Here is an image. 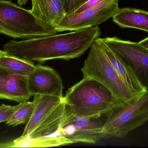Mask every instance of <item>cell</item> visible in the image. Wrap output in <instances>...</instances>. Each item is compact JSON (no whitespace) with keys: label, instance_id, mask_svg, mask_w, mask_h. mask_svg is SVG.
Returning <instances> with one entry per match:
<instances>
[{"label":"cell","instance_id":"obj_23","mask_svg":"<svg viewBox=\"0 0 148 148\" xmlns=\"http://www.w3.org/2000/svg\"><path fill=\"white\" fill-rule=\"evenodd\" d=\"M18 4L20 6H23L25 5L27 2L28 0H17Z\"/></svg>","mask_w":148,"mask_h":148},{"label":"cell","instance_id":"obj_21","mask_svg":"<svg viewBox=\"0 0 148 148\" xmlns=\"http://www.w3.org/2000/svg\"><path fill=\"white\" fill-rule=\"evenodd\" d=\"M103 0H88V1L86 2L83 5L79 7L76 10H75L74 12L72 14H69L71 15H76L79 14L83 11H84L86 10L94 7L95 5H97L98 3H101V2L103 1Z\"/></svg>","mask_w":148,"mask_h":148},{"label":"cell","instance_id":"obj_1","mask_svg":"<svg viewBox=\"0 0 148 148\" xmlns=\"http://www.w3.org/2000/svg\"><path fill=\"white\" fill-rule=\"evenodd\" d=\"M101 34L100 28L96 26L21 41L11 40L3 49L10 54L40 63L55 59L69 61L84 54Z\"/></svg>","mask_w":148,"mask_h":148},{"label":"cell","instance_id":"obj_19","mask_svg":"<svg viewBox=\"0 0 148 148\" xmlns=\"http://www.w3.org/2000/svg\"><path fill=\"white\" fill-rule=\"evenodd\" d=\"M21 102L16 106H10L2 104L0 106V123L7 122L11 118L14 113L20 107Z\"/></svg>","mask_w":148,"mask_h":148},{"label":"cell","instance_id":"obj_4","mask_svg":"<svg viewBox=\"0 0 148 148\" xmlns=\"http://www.w3.org/2000/svg\"><path fill=\"white\" fill-rule=\"evenodd\" d=\"M81 70L83 77L102 83L124 106L133 103L140 97L137 96L120 77L96 41L90 47Z\"/></svg>","mask_w":148,"mask_h":148},{"label":"cell","instance_id":"obj_13","mask_svg":"<svg viewBox=\"0 0 148 148\" xmlns=\"http://www.w3.org/2000/svg\"><path fill=\"white\" fill-rule=\"evenodd\" d=\"M33 14L55 28L66 14L62 0H31Z\"/></svg>","mask_w":148,"mask_h":148},{"label":"cell","instance_id":"obj_5","mask_svg":"<svg viewBox=\"0 0 148 148\" xmlns=\"http://www.w3.org/2000/svg\"><path fill=\"white\" fill-rule=\"evenodd\" d=\"M107 116L103 133L108 137L125 138L148 121V90L133 103L115 109Z\"/></svg>","mask_w":148,"mask_h":148},{"label":"cell","instance_id":"obj_12","mask_svg":"<svg viewBox=\"0 0 148 148\" xmlns=\"http://www.w3.org/2000/svg\"><path fill=\"white\" fill-rule=\"evenodd\" d=\"M91 120L82 117L75 118L71 123L75 126V132L67 138L72 140L74 143L95 144L101 139L108 137L103 133V125Z\"/></svg>","mask_w":148,"mask_h":148},{"label":"cell","instance_id":"obj_24","mask_svg":"<svg viewBox=\"0 0 148 148\" xmlns=\"http://www.w3.org/2000/svg\"><path fill=\"white\" fill-rule=\"evenodd\" d=\"M5 51L4 50H0V58L5 54Z\"/></svg>","mask_w":148,"mask_h":148},{"label":"cell","instance_id":"obj_20","mask_svg":"<svg viewBox=\"0 0 148 148\" xmlns=\"http://www.w3.org/2000/svg\"><path fill=\"white\" fill-rule=\"evenodd\" d=\"M66 15L72 14L88 0H62Z\"/></svg>","mask_w":148,"mask_h":148},{"label":"cell","instance_id":"obj_9","mask_svg":"<svg viewBox=\"0 0 148 148\" xmlns=\"http://www.w3.org/2000/svg\"><path fill=\"white\" fill-rule=\"evenodd\" d=\"M75 118L64 98L27 137L34 139L50 135L71 124Z\"/></svg>","mask_w":148,"mask_h":148},{"label":"cell","instance_id":"obj_8","mask_svg":"<svg viewBox=\"0 0 148 148\" xmlns=\"http://www.w3.org/2000/svg\"><path fill=\"white\" fill-rule=\"evenodd\" d=\"M27 83L32 96L41 95L64 98L61 77L56 70L48 66L36 65L34 69L27 76Z\"/></svg>","mask_w":148,"mask_h":148},{"label":"cell","instance_id":"obj_10","mask_svg":"<svg viewBox=\"0 0 148 148\" xmlns=\"http://www.w3.org/2000/svg\"><path fill=\"white\" fill-rule=\"evenodd\" d=\"M32 96L28 86L27 76L0 67V99L19 103L29 101Z\"/></svg>","mask_w":148,"mask_h":148},{"label":"cell","instance_id":"obj_3","mask_svg":"<svg viewBox=\"0 0 148 148\" xmlns=\"http://www.w3.org/2000/svg\"><path fill=\"white\" fill-rule=\"evenodd\" d=\"M54 27L35 16L31 10L10 1L0 0V34L14 39L55 34Z\"/></svg>","mask_w":148,"mask_h":148},{"label":"cell","instance_id":"obj_14","mask_svg":"<svg viewBox=\"0 0 148 148\" xmlns=\"http://www.w3.org/2000/svg\"><path fill=\"white\" fill-rule=\"evenodd\" d=\"M34 97L33 113L21 136L22 138L29 136L41 121L64 99L41 95H36Z\"/></svg>","mask_w":148,"mask_h":148},{"label":"cell","instance_id":"obj_7","mask_svg":"<svg viewBox=\"0 0 148 148\" xmlns=\"http://www.w3.org/2000/svg\"><path fill=\"white\" fill-rule=\"evenodd\" d=\"M119 0H103L76 15H66L55 27L57 32L73 31L98 26L114 16L120 8Z\"/></svg>","mask_w":148,"mask_h":148},{"label":"cell","instance_id":"obj_18","mask_svg":"<svg viewBox=\"0 0 148 148\" xmlns=\"http://www.w3.org/2000/svg\"><path fill=\"white\" fill-rule=\"evenodd\" d=\"M34 108L33 102L27 101L21 102L20 107L14 113L11 118L6 124L8 126H18L24 124L30 119Z\"/></svg>","mask_w":148,"mask_h":148},{"label":"cell","instance_id":"obj_17","mask_svg":"<svg viewBox=\"0 0 148 148\" xmlns=\"http://www.w3.org/2000/svg\"><path fill=\"white\" fill-rule=\"evenodd\" d=\"M0 67L20 75L27 76L34 69L36 65L30 61L5 52L0 58Z\"/></svg>","mask_w":148,"mask_h":148},{"label":"cell","instance_id":"obj_11","mask_svg":"<svg viewBox=\"0 0 148 148\" xmlns=\"http://www.w3.org/2000/svg\"><path fill=\"white\" fill-rule=\"evenodd\" d=\"M96 41L120 77L137 96H141L147 90L141 84L130 67L114 52L101 38L99 37Z\"/></svg>","mask_w":148,"mask_h":148},{"label":"cell","instance_id":"obj_16","mask_svg":"<svg viewBox=\"0 0 148 148\" xmlns=\"http://www.w3.org/2000/svg\"><path fill=\"white\" fill-rule=\"evenodd\" d=\"M74 144L71 139L63 135L59 131L50 135L39 138H20L12 142V148H47L61 147Z\"/></svg>","mask_w":148,"mask_h":148},{"label":"cell","instance_id":"obj_6","mask_svg":"<svg viewBox=\"0 0 148 148\" xmlns=\"http://www.w3.org/2000/svg\"><path fill=\"white\" fill-rule=\"evenodd\" d=\"M101 39L130 67L141 84L148 90V49L139 42L124 41L116 36Z\"/></svg>","mask_w":148,"mask_h":148},{"label":"cell","instance_id":"obj_2","mask_svg":"<svg viewBox=\"0 0 148 148\" xmlns=\"http://www.w3.org/2000/svg\"><path fill=\"white\" fill-rule=\"evenodd\" d=\"M64 98L75 117L98 119L124 106L104 85L86 77L69 89Z\"/></svg>","mask_w":148,"mask_h":148},{"label":"cell","instance_id":"obj_22","mask_svg":"<svg viewBox=\"0 0 148 148\" xmlns=\"http://www.w3.org/2000/svg\"><path fill=\"white\" fill-rule=\"evenodd\" d=\"M139 43L143 47L148 49V37L139 42Z\"/></svg>","mask_w":148,"mask_h":148},{"label":"cell","instance_id":"obj_15","mask_svg":"<svg viewBox=\"0 0 148 148\" xmlns=\"http://www.w3.org/2000/svg\"><path fill=\"white\" fill-rule=\"evenodd\" d=\"M112 18L122 28H131L148 33V11L130 8H119Z\"/></svg>","mask_w":148,"mask_h":148}]
</instances>
